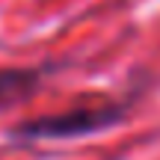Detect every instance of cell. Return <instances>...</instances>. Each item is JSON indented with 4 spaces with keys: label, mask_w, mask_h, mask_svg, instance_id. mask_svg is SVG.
<instances>
[{
    "label": "cell",
    "mask_w": 160,
    "mask_h": 160,
    "mask_svg": "<svg viewBox=\"0 0 160 160\" xmlns=\"http://www.w3.org/2000/svg\"><path fill=\"white\" fill-rule=\"evenodd\" d=\"M131 110V101H101L95 107H74L65 113L39 116V119H24L12 125L9 137L18 142H36V139H74L95 131L119 125Z\"/></svg>",
    "instance_id": "cell-1"
},
{
    "label": "cell",
    "mask_w": 160,
    "mask_h": 160,
    "mask_svg": "<svg viewBox=\"0 0 160 160\" xmlns=\"http://www.w3.org/2000/svg\"><path fill=\"white\" fill-rule=\"evenodd\" d=\"M57 65L45 62V65H21V68H0V110L21 104L39 89L42 77L48 71H53Z\"/></svg>",
    "instance_id": "cell-2"
}]
</instances>
